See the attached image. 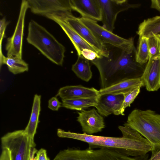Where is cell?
I'll list each match as a JSON object with an SVG mask.
<instances>
[{
  "mask_svg": "<svg viewBox=\"0 0 160 160\" xmlns=\"http://www.w3.org/2000/svg\"><path fill=\"white\" fill-rule=\"evenodd\" d=\"M105 44L106 56L100 55L91 61L99 72L101 88L125 80L141 77L145 67L137 62L135 46L126 50Z\"/></svg>",
  "mask_w": 160,
  "mask_h": 160,
  "instance_id": "cell-1",
  "label": "cell"
},
{
  "mask_svg": "<svg viewBox=\"0 0 160 160\" xmlns=\"http://www.w3.org/2000/svg\"><path fill=\"white\" fill-rule=\"evenodd\" d=\"M118 128L122 137H114L96 136L65 131L58 128V136L82 141L88 143L89 148H107L116 149L131 157L145 155L151 151L152 146L150 142L138 131L125 125Z\"/></svg>",
  "mask_w": 160,
  "mask_h": 160,
  "instance_id": "cell-2",
  "label": "cell"
},
{
  "mask_svg": "<svg viewBox=\"0 0 160 160\" xmlns=\"http://www.w3.org/2000/svg\"><path fill=\"white\" fill-rule=\"evenodd\" d=\"M26 39L52 62L62 65L65 47L45 28L34 20L28 23Z\"/></svg>",
  "mask_w": 160,
  "mask_h": 160,
  "instance_id": "cell-3",
  "label": "cell"
},
{
  "mask_svg": "<svg viewBox=\"0 0 160 160\" xmlns=\"http://www.w3.org/2000/svg\"><path fill=\"white\" fill-rule=\"evenodd\" d=\"M138 131L152 146L151 152L160 149V114L150 109H135L124 124Z\"/></svg>",
  "mask_w": 160,
  "mask_h": 160,
  "instance_id": "cell-4",
  "label": "cell"
},
{
  "mask_svg": "<svg viewBox=\"0 0 160 160\" xmlns=\"http://www.w3.org/2000/svg\"><path fill=\"white\" fill-rule=\"evenodd\" d=\"M148 158L147 154L135 157L128 156L112 148L80 149L68 148L60 150L52 160H147Z\"/></svg>",
  "mask_w": 160,
  "mask_h": 160,
  "instance_id": "cell-5",
  "label": "cell"
},
{
  "mask_svg": "<svg viewBox=\"0 0 160 160\" xmlns=\"http://www.w3.org/2000/svg\"><path fill=\"white\" fill-rule=\"evenodd\" d=\"M1 140L2 148L9 151L10 160H29L31 141L24 130L8 132Z\"/></svg>",
  "mask_w": 160,
  "mask_h": 160,
  "instance_id": "cell-6",
  "label": "cell"
},
{
  "mask_svg": "<svg viewBox=\"0 0 160 160\" xmlns=\"http://www.w3.org/2000/svg\"><path fill=\"white\" fill-rule=\"evenodd\" d=\"M63 20L70 25L86 41L93 47L98 54L106 55L105 44L102 43L92 32L78 18L74 16L71 12H60L49 14Z\"/></svg>",
  "mask_w": 160,
  "mask_h": 160,
  "instance_id": "cell-7",
  "label": "cell"
},
{
  "mask_svg": "<svg viewBox=\"0 0 160 160\" xmlns=\"http://www.w3.org/2000/svg\"><path fill=\"white\" fill-rule=\"evenodd\" d=\"M79 19L103 44H109L126 50L130 49L134 46L133 38L128 39L123 38L100 26L95 21L82 17Z\"/></svg>",
  "mask_w": 160,
  "mask_h": 160,
  "instance_id": "cell-8",
  "label": "cell"
},
{
  "mask_svg": "<svg viewBox=\"0 0 160 160\" xmlns=\"http://www.w3.org/2000/svg\"><path fill=\"white\" fill-rule=\"evenodd\" d=\"M102 13L103 27L112 32L118 14L131 8L139 7L140 4L129 3L127 0H98Z\"/></svg>",
  "mask_w": 160,
  "mask_h": 160,
  "instance_id": "cell-9",
  "label": "cell"
},
{
  "mask_svg": "<svg viewBox=\"0 0 160 160\" xmlns=\"http://www.w3.org/2000/svg\"><path fill=\"white\" fill-rule=\"evenodd\" d=\"M29 8L27 0H22L15 28L12 36L7 39L5 49L7 57L22 58V44L25 14Z\"/></svg>",
  "mask_w": 160,
  "mask_h": 160,
  "instance_id": "cell-10",
  "label": "cell"
},
{
  "mask_svg": "<svg viewBox=\"0 0 160 160\" xmlns=\"http://www.w3.org/2000/svg\"><path fill=\"white\" fill-rule=\"evenodd\" d=\"M28 8L35 14L45 16L54 13L71 12L70 0H27Z\"/></svg>",
  "mask_w": 160,
  "mask_h": 160,
  "instance_id": "cell-11",
  "label": "cell"
},
{
  "mask_svg": "<svg viewBox=\"0 0 160 160\" xmlns=\"http://www.w3.org/2000/svg\"><path fill=\"white\" fill-rule=\"evenodd\" d=\"M78 114L77 121L80 124L83 133L92 135L101 132L105 128L103 117L95 109L83 110Z\"/></svg>",
  "mask_w": 160,
  "mask_h": 160,
  "instance_id": "cell-12",
  "label": "cell"
},
{
  "mask_svg": "<svg viewBox=\"0 0 160 160\" xmlns=\"http://www.w3.org/2000/svg\"><path fill=\"white\" fill-rule=\"evenodd\" d=\"M140 79L148 91L160 88V57H150Z\"/></svg>",
  "mask_w": 160,
  "mask_h": 160,
  "instance_id": "cell-13",
  "label": "cell"
},
{
  "mask_svg": "<svg viewBox=\"0 0 160 160\" xmlns=\"http://www.w3.org/2000/svg\"><path fill=\"white\" fill-rule=\"evenodd\" d=\"M124 98L123 94H105L99 95L95 107L102 116L107 117L113 114L119 115Z\"/></svg>",
  "mask_w": 160,
  "mask_h": 160,
  "instance_id": "cell-14",
  "label": "cell"
},
{
  "mask_svg": "<svg viewBox=\"0 0 160 160\" xmlns=\"http://www.w3.org/2000/svg\"><path fill=\"white\" fill-rule=\"evenodd\" d=\"M72 10L79 13L82 18L101 21V10L98 0H70Z\"/></svg>",
  "mask_w": 160,
  "mask_h": 160,
  "instance_id": "cell-15",
  "label": "cell"
},
{
  "mask_svg": "<svg viewBox=\"0 0 160 160\" xmlns=\"http://www.w3.org/2000/svg\"><path fill=\"white\" fill-rule=\"evenodd\" d=\"M44 16L54 21L60 26L73 44L78 56L81 55L82 51L85 49L91 50L98 53L93 47L86 41L66 22L51 14H48Z\"/></svg>",
  "mask_w": 160,
  "mask_h": 160,
  "instance_id": "cell-16",
  "label": "cell"
},
{
  "mask_svg": "<svg viewBox=\"0 0 160 160\" xmlns=\"http://www.w3.org/2000/svg\"><path fill=\"white\" fill-rule=\"evenodd\" d=\"M98 90L94 88H88L81 85L65 86L58 90L56 96L62 99L86 98L99 96Z\"/></svg>",
  "mask_w": 160,
  "mask_h": 160,
  "instance_id": "cell-17",
  "label": "cell"
},
{
  "mask_svg": "<svg viewBox=\"0 0 160 160\" xmlns=\"http://www.w3.org/2000/svg\"><path fill=\"white\" fill-rule=\"evenodd\" d=\"M144 86L140 78L128 79L98 90L99 95L125 94L138 87Z\"/></svg>",
  "mask_w": 160,
  "mask_h": 160,
  "instance_id": "cell-18",
  "label": "cell"
},
{
  "mask_svg": "<svg viewBox=\"0 0 160 160\" xmlns=\"http://www.w3.org/2000/svg\"><path fill=\"white\" fill-rule=\"evenodd\" d=\"M41 96L37 94L34 95L32 112L28 123L24 130L25 133L30 140L31 147H35L34 137L39 122L41 111Z\"/></svg>",
  "mask_w": 160,
  "mask_h": 160,
  "instance_id": "cell-19",
  "label": "cell"
},
{
  "mask_svg": "<svg viewBox=\"0 0 160 160\" xmlns=\"http://www.w3.org/2000/svg\"><path fill=\"white\" fill-rule=\"evenodd\" d=\"M137 33L139 37L147 38L160 36V16L144 20L139 24Z\"/></svg>",
  "mask_w": 160,
  "mask_h": 160,
  "instance_id": "cell-20",
  "label": "cell"
},
{
  "mask_svg": "<svg viewBox=\"0 0 160 160\" xmlns=\"http://www.w3.org/2000/svg\"><path fill=\"white\" fill-rule=\"evenodd\" d=\"M0 66L6 64L8 70L14 74L28 71V65L21 58L18 56L6 57L4 55L0 57Z\"/></svg>",
  "mask_w": 160,
  "mask_h": 160,
  "instance_id": "cell-21",
  "label": "cell"
},
{
  "mask_svg": "<svg viewBox=\"0 0 160 160\" xmlns=\"http://www.w3.org/2000/svg\"><path fill=\"white\" fill-rule=\"evenodd\" d=\"M72 70L83 81L88 82L92 78V72L89 61L82 56H78L76 62L72 65Z\"/></svg>",
  "mask_w": 160,
  "mask_h": 160,
  "instance_id": "cell-22",
  "label": "cell"
},
{
  "mask_svg": "<svg viewBox=\"0 0 160 160\" xmlns=\"http://www.w3.org/2000/svg\"><path fill=\"white\" fill-rule=\"evenodd\" d=\"M98 96L90 98L62 99V106L72 110L82 111L90 107H95Z\"/></svg>",
  "mask_w": 160,
  "mask_h": 160,
  "instance_id": "cell-23",
  "label": "cell"
},
{
  "mask_svg": "<svg viewBox=\"0 0 160 160\" xmlns=\"http://www.w3.org/2000/svg\"><path fill=\"white\" fill-rule=\"evenodd\" d=\"M149 58L148 38L144 37H139L138 45L137 50L136 61L139 64L144 65L148 62Z\"/></svg>",
  "mask_w": 160,
  "mask_h": 160,
  "instance_id": "cell-24",
  "label": "cell"
},
{
  "mask_svg": "<svg viewBox=\"0 0 160 160\" xmlns=\"http://www.w3.org/2000/svg\"><path fill=\"white\" fill-rule=\"evenodd\" d=\"M140 87L137 88L123 94L124 100L119 112V115H124L125 109L127 107L130 106L131 104L140 93Z\"/></svg>",
  "mask_w": 160,
  "mask_h": 160,
  "instance_id": "cell-25",
  "label": "cell"
},
{
  "mask_svg": "<svg viewBox=\"0 0 160 160\" xmlns=\"http://www.w3.org/2000/svg\"><path fill=\"white\" fill-rule=\"evenodd\" d=\"M150 57H160V36L148 38Z\"/></svg>",
  "mask_w": 160,
  "mask_h": 160,
  "instance_id": "cell-26",
  "label": "cell"
},
{
  "mask_svg": "<svg viewBox=\"0 0 160 160\" xmlns=\"http://www.w3.org/2000/svg\"><path fill=\"white\" fill-rule=\"evenodd\" d=\"M96 52L91 50L85 49L82 50L81 55L86 59L90 61L93 60L100 56Z\"/></svg>",
  "mask_w": 160,
  "mask_h": 160,
  "instance_id": "cell-27",
  "label": "cell"
},
{
  "mask_svg": "<svg viewBox=\"0 0 160 160\" xmlns=\"http://www.w3.org/2000/svg\"><path fill=\"white\" fill-rule=\"evenodd\" d=\"M62 106V103L59 102L56 97L52 98L48 101V108L53 111H58Z\"/></svg>",
  "mask_w": 160,
  "mask_h": 160,
  "instance_id": "cell-28",
  "label": "cell"
},
{
  "mask_svg": "<svg viewBox=\"0 0 160 160\" xmlns=\"http://www.w3.org/2000/svg\"><path fill=\"white\" fill-rule=\"evenodd\" d=\"M9 22L7 21L5 18L0 20V42H2L3 38L5 37V31Z\"/></svg>",
  "mask_w": 160,
  "mask_h": 160,
  "instance_id": "cell-29",
  "label": "cell"
},
{
  "mask_svg": "<svg viewBox=\"0 0 160 160\" xmlns=\"http://www.w3.org/2000/svg\"><path fill=\"white\" fill-rule=\"evenodd\" d=\"M34 160H50L47 155L46 149L41 148L36 153Z\"/></svg>",
  "mask_w": 160,
  "mask_h": 160,
  "instance_id": "cell-30",
  "label": "cell"
},
{
  "mask_svg": "<svg viewBox=\"0 0 160 160\" xmlns=\"http://www.w3.org/2000/svg\"><path fill=\"white\" fill-rule=\"evenodd\" d=\"M0 160H10L9 152L7 149L2 148Z\"/></svg>",
  "mask_w": 160,
  "mask_h": 160,
  "instance_id": "cell-31",
  "label": "cell"
},
{
  "mask_svg": "<svg viewBox=\"0 0 160 160\" xmlns=\"http://www.w3.org/2000/svg\"><path fill=\"white\" fill-rule=\"evenodd\" d=\"M147 160H160V149L152 152L150 158Z\"/></svg>",
  "mask_w": 160,
  "mask_h": 160,
  "instance_id": "cell-32",
  "label": "cell"
},
{
  "mask_svg": "<svg viewBox=\"0 0 160 160\" xmlns=\"http://www.w3.org/2000/svg\"><path fill=\"white\" fill-rule=\"evenodd\" d=\"M151 8L157 10L160 12V0H152Z\"/></svg>",
  "mask_w": 160,
  "mask_h": 160,
  "instance_id": "cell-33",
  "label": "cell"
},
{
  "mask_svg": "<svg viewBox=\"0 0 160 160\" xmlns=\"http://www.w3.org/2000/svg\"><path fill=\"white\" fill-rule=\"evenodd\" d=\"M38 150L35 147H31L30 151L29 160H34L35 154Z\"/></svg>",
  "mask_w": 160,
  "mask_h": 160,
  "instance_id": "cell-34",
  "label": "cell"
}]
</instances>
